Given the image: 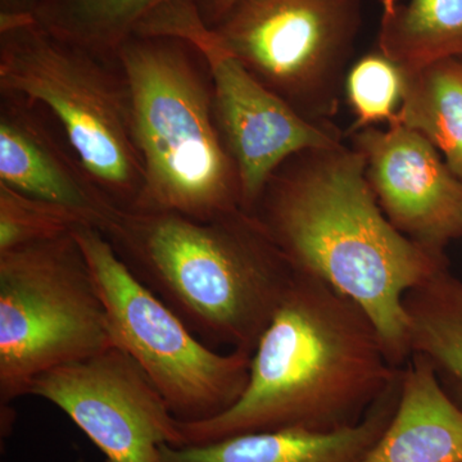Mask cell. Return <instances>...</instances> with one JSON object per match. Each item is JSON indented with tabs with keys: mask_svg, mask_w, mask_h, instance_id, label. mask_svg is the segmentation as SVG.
<instances>
[{
	"mask_svg": "<svg viewBox=\"0 0 462 462\" xmlns=\"http://www.w3.org/2000/svg\"><path fill=\"white\" fill-rule=\"evenodd\" d=\"M251 214L296 272L363 309L392 364L409 361L404 296L448 263L391 224L360 152L345 143L298 152L273 173Z\"/></svg>",
	"mask_w": 462,
	"mask_h": 462,
	"instance_id": "cell-1",
	"label": "cell"
},
{
	"mask_svg": "<svg viewBox=\"0 0 462 462\" xmlns=\"http://www.w3.org/2000/svg\"><path fill=\"white\" fill-rule=\"evenodd\" d=\"M400 372L357 303L296 272L258 340L238 402L209 420L179 421V430L184 446L260 431L345 430L363 420Z\"/></svg>",
	"mask_w": 462,
	"mask_h": 462,
	"instance_id": "cell-2",
	"label": "cell"
},
{
	"mask_svg": "<svg viewBox=\"0 0 462 462\" xmlns=\"http://www.w3.org/2000/svg\"><path fill=\"white\" fill-rule=\"evenodd\" d=\"M99 231L130 272L215 349L254 355L296 275L245 209L200 221L117 207Z\"/></svg>",
	"mask_w": 462,
	"mask_h": 462,
	"instance_id": "cell-3",
	"label": "cell"
},
{
	"mask_svg": "<svg viewBox=\"0 0 462 462\" xmlns=\"http://www.w3.org/2000/svg\"><path fill=\"white\" fill-rule=\"evenodd\" d=\"M116 57L129 85L144 166V187L132 209L200 221L243 209L202 57L180 39L144 35L127 39Z\"/></svg>",
	"mask_w": 462,
	"mask_h": 462,
	"instance_id": "cell-4",
	"label": "cell"
},
{
	"mask_svg": "<svg viewBox=\"0 0 462 462\" xmlns=\"http://www.w3.org/2000/svg\"><path fill=\"white\" fill-rule=\"evenodd\" d=\"M0 94L47 108L106 196L120 208L136 206L144 166L117 57L67 42L33 16H0Z\"/></svg>",
	"mask_w": 462,
	"mask_h": 462,
	"instance_id": "cell-5",
	"label": "cell"
},
{
	"mask_svg": "<svg viewBox=\"0 0 462 462\" xmlns=\"http://www.w3.org/2000/svg\"><path fill=\"white\" fill-rule=\"evenodd\" d=\"M115 346L74 234L0 252V409L36 376Z\"/></svg>",
	"mask_w": 462,
	"mask_h": 462,
	"instance_id": "cell-6",
	"label": "cell"
},
{
	"mask_svg": "<svg viewBox=\"0 0 462 462\" xmlns=\"http://www.w3.org/2000/svg\"><path fill=\"white\" fill-rule=\"evenodd\" d=\"M115 346L136 361L180 422L209 420L247 387L252 354L207 346L124 263L96 227H76Z\"/></svg>",
	"mask_w": 462,
	"mask_h": 462,
	"instance_id": "cell-7",
	"label": "cell"
},
{
	"mask_svg": "<svg viewBox=\"0 0 462 462\" xmlns=\"http://www.w3.org/2000/svg\"><path fill=\"white\" fill-rule=\"evenodd\" d=\"M363 23V0H236L211 25L264 88L315 124L333 123Z\"/></svg>",
	"mask_w": 462,
	"mask_h": 462,
	"instance_id": "cell-8",
	"label": "cell"
},
{
	"mask_svg": "<svg viewBox=\"0 0 462 462\" xmlns=\"http://www.w3.org/2000/svg\"><path fill=\"white\" fill-rule=\"evenodd\" d=\"M135 35L180 39L205 60L216 125L238 172L242 208L249 214L288 158L343 143L336 125L306 120L249 74L203 21L194 0H166L143 20Z\"/></svg>",
	"mask_w": 462,
	"mask_h": 462,
	"instance_id": "cell-9",
	"label": "cell"
},
{
	"mask_svg": "<svg viewBox=\"0 0 462 462\" xmlns=\"http://www.w3.org/2000/svg\"><path fill=\"white\" fill-rule=\"evenodd\" d=\"M27 396L62 410L105 462H162L161 447L184 446L165 398L117 346L41 374Z\"/></svg>",
	"mask_w": 462,
	"mask_h": 462,
	"instance_id": "cell-10",
	"label": "cell"
},
{
	"mask_svg": "<svg viewBox=\"0 0 462 462\" xmlns=\"http://www.w3.org/2000/svg\"><path fill=\"white\" fill-rule=\"evenodd\" d=\"M379 206L398 231L443 254L462 236V181L424 135L401 124L351 133Z\"/></svg>",
	"mask_w": 462,
	"mask_h": 462,
	"instance_id": "cell-11",
	"label": "cell"
},
{
	"mask_svg": "<svg viewBox=\"0 0 462 462\" xmlns=\"http://www.w3.org/2000/svg\"><path fill=\"white\" fill-rule=\"evenodd\" d=\"M41 106L2 94L0 184L71 209L87 226L102 230L116 206L91 179L71 148L60 144Z\"/></svg>",
	"mask_w": 462,
	"mask_h": 462,
	"instance_id": "cell-12",
	"label": "cell"
},
{
	"mask_svg": "<svg viewBox=\"0 0 462 462\" xmlns=\"http://www.w3.org/2000/svg\"><path fill=\"white\" fill-rule=\"evenodd\" d=\"M402 367L363 420L354 427L314 433L260 431L181 447L162 446V462H361L387 430L400 400Z\"/></svg>",
	"mask_w": 462,
	"mask_h": 462,
	"instance_id": "cell-13",
	"label": "cell"
},
{
	"mask_svg": "<svg viewBox=\"0 0 462 462\" xmlns=\"http://www.w3.org/2000/svg\"><path fill=\"white\" fill-rule=\"evenodd\" d=\"M361 462H462V407L427 358L404 364L396 412Z\"/></svg>",
	"mask_w": 462,
	"mask_h": 462,
	"instance_id": "cell-14",
	"label": "cell"
},
{
	"mask_svg": "<svg viewBox=\"0 0 462 462\" xmlns=\"http://www.w3.org/2000/svg\"><path fill=\"white\" fill-rule=\"evenodd\" d=\"M378 48L402 72L462 58V0H393L383 5Z\"/></svg>",
	"mask_w": 462,
	"mask_h": 462,
	"instance_id": "cell-15",
	"label": "cell"
},
{
	"mask_svg": "<svg viewBox=\"0 0 462 462\" xmlns=\"http://www.w3.org/2000/svg\"><path fill=\"white\" fill-rule=\"evenodd\" d=\"M402 102L393 124L424 135L462 181V58L402 72Z\"/></svg>",
	"mask_w": 462,
	"mask_h": 462,
	"instance_id": "cell-16",
	"label": "cell"
},
{
	"mask_svg": "<svg viewBox=\"0 0 462 462\" xmlns=\"http://www.w3.org/2000/svg\"><path fill=\"white\" fill-rule=\"evenodd\" d=\"M410 356L427 358L462 396V281L448 267L404 296Z\"/></svg>",
	"mask_w": 462,
	"mask_h": 462,
	"instance_id": "cell-17",
	"label": "cell"
},
{
	"mask_svg": "<svg viewBox=\"0 0 462 462\" xmlns=\"http://www.w3.org/2000/svg\"><path fill=\"white\" fill-rule=\"evenodd\" d=\"M166 0H44L36 21L54 35L116 58L143 20Z\"/></svg>",
	"mask_w": 462,
	"mask_h": 462,
	"instance_id": "cell-18",
	"label": "cell"
},
{
	"mask_svg": "<svg viewBox=\"0 0 462 462\" xmlns=\"http://www.w3.org/2000/svg\"><path fill=\"white\" fill-rule=\"evenodd\" d=\"M402 72L382 53L369 54L349 69L345 90L356 116L351 133L393 124L402 102Z\"/></svg>",
	"mask_w": 462,
	"mask_h": 462,
	"instance_id": "cell-19",
	"label": "cell"
},
{
	"mask_svg": "<svg viewBox=\"0 0 462 462\" xmlns=\"http://www.w3.org/2000/svg\"><path fill=\"white\" fill-rule=\"evenodd\" d=\"M81 225L84 221L71 209L0 184V252L60 238Z\"/></svg>",
	"mask_w": 462,
	"mask_h": 462,
	"instance_id": "cell-20",
	"label": "cell"
},
{
	"mask_svg": "<svg viewBox=\"0 0 462 462\" xmlns=\"http://www.w3.org/2000/svg\"><path fill=\"white\" fill-rule=\"evenodd\" d=\"M44 0H0V16H35Z\"/></svg>",
	"mask_w": 462,
	"mask_h": 462,
	"instance_id": "cell-21",
	"label": "cell"
},
{
	"mask_svg": "<svg viewBox=\"0 0 462 462\" xmlns=\"http://www.w3.org/2000/svg\"><path fill=\"white\" fill-rule=\"evenodd\" d=\"M207 25H214L236 0H194Z\"/></svg>",
	"mask_w": 462,
	"mask_h": 462,
	"instance_id": "cell-22",
	"label": "cell"
}]
</instances>
